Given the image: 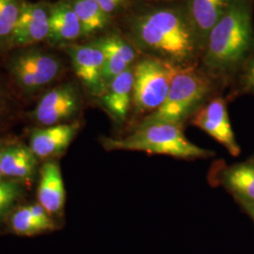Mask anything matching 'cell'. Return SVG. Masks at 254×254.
Instances as JSON below:
<instances>
[{
	"label": "cell",
	"mask_w": 254,
	"mask_h": 254,
	"mask_svg": "<svg viewBox=\"0 0 254 254\" xmlns=\"http://www.w3.org/2000/svg\"><path fill=\"white\" fill-rule=\"evenodd\" d=\"M38 187L39 203L50 215L60 214L65 202L64 179L59 165L48 161L43 165Z\"/></svg>",
	"instance_id": "cell-17"
},
{
	"label": "cell",
	"mask_w": 254,
	"mask_h": 254,
	"mask_svg": "<svg viewBox=\"0 0 254 254\" xmlns=\"http://www.w3.org/2000/svg\"><path fill=\"white\" fill-rule=\"evenodd\" d=\"M55 228L51 215L40 203L20 207L10 218V229L17 236H36Z\"/></svg>",
	"instance_id": "cell-18"
},
{
	"label": "cell",
	"mask_w": 254,
	"mask_h": 254,
	"mask_svg": "<svg viewBox=\"0 0 254 254\" xmlns=\"http://www.w3.org/2000/svg\"><path fill=\"white\" fill-rule=\"evenodd\" d=\"M242 209L244 210L246 214L251 218V219L254 222V205H248V206H243Z\"/></svg>",
	"instance_id": "cell-26"
},
{
	"label": "cell",
	"mask_w": 254,
	"mask_h": 254,
	"mask_svg": "<svg viewBox=\"0 0 254 254\" xmlns=\"http://www.w3.org/2000/svg\"><path fill=\"white\" fill-rule=\"evenodd\" d=\"M0 163L4 177L28 180L35 172L36 155L30 148L13 144L0 149Z\"/></svg>",
	"instance_id": "cell-19"
},
{
	"label": "cell",
	"mask_w": 254,
	"mask_h": 254,
	"mask_svg": "<svg viewBox=\"0 0 254 254\" xmlns=\"http://www.w3.org/2000/svg\"><path fill=\"white\" fill-rule=\"evenodd\" d=\"M51 4L25 1L11 40L10 51L47 41L50 31Z\"/></svg>",
	"instance_id": "cell-11"
},
{
	"label": "cell",
	"mask_w": 254,
	"mask_h": 254,
	"mask_svg": "<svg viewBox=\"0 0 254 254\" xmlns=\"http://www.w3.org/2000/svg\"><path fill=\"white\" fill-rule=\"evenodd\" d=\"M80 89L73 82H64L56 86L38 102L30 113L31 118L43 127L65 124L81 109Z\"/></svg>",
	"instance_id": "cell-7"
},
{
	"label": "cell",
	"mask_w": 254,
	"mask_h": 254,
	"mask_svg": "<svg viewBox=\"0 0 254 254\" xmlns=\"http://www.w3.org/2000/svg\"><path fill=\"white\" fill-rule=\"evenodd\" d=\"M184 2L204 51L211 31L227 10L232 0H184Z\"/></svg>",
	"instance_id": "cell-16"
},
{
	"label": "cell",
	"mask_w": 254,
	"mask_h": 254,
	"mask_svg": "<svg viewBox=\"0 0 254 254\" xmlns=\"http://www.w3.org/2000/svg\"><path fill=\"white\" fill-rule=\"evenodd\" d=\"M241 95H254V46L230 85L227 99Z\"/></svg>",
	"instance_id": "cell-22"
},
{
	"label": "cell",
	"mask_w": 254,
	"mask_h": 254,
	"mask_svg": "<svg viewBox=\"0 0 254 254\" xmlns=\"http://www.w3.org/2000/svg\"><path fill=\"white\" fill-rule=\"evenodd\" d=\"M1 179H4V175L2 173V170H1V163H0V180Z\"/></svg>",
	"instance_id": "cell-27"
},
{
	"label": "cell",
	"mask_w": 254,
	"mask_h": 254,
	"mask_svg": "<svg viewBox=\"0 0 254 254\" xmlns=\"http://www.w3.org/2000/svg\"><path fill=\"white\" fill-rule=\"evenodd\" d=\"M220 90H223L221 85L200 70L199 65L179 68L163 105L138 122H165L184 127Z\"/></svg>",
	"instance_id": "cell-4"
},
{
	"label": "cell",
	"mask_w": 254,
	"mask_h": 254,
	"mask_svg": "<svg viewBox=\"0 0 254 254\" xmlns=\"http://www.w3.org/2000/svg\"><path fill=\"white\" fill-rule=\"evenodd\" d=\"M78 129V123H65L35 129L30 136L29 148L40 158L59 155L71 144Z\"/></svg>",
	"instance_id": "cell-14"
},
{
	"label": "cell",
	"mask_w": 254,
	"mask_h": 254,
	"mask_svg": "<svg viewBox=\"0 0 254 254\" xmlns=\"http://www.w3.org/2000/svg\"><path fill=\"white\" fill-rule=\"evenodd\" d=\"M134 67L109 82L106 91L97 98L101 108L118 125L125 124L132 112Z\"/></svg>",
	"instance_id": "cell-13"
},
{
	"label": "cell",
	"mask_w": 254,
	"mask_h": 254,
	"mask_svg": "<svg viewBox=\"0 0 254 254\" xmlns=\"http://www.w3.org/2000/svg\"><path fill=\"white\" fill-rule=\"evenodd\" d=\"M254 46V0H232L209 35L199 67L225 89Z\"/></svg>",
	"instance_id": "cell-2"
},
{
	"label": "cell",
	"mask_w": 254,
	"mask_h": 254,
	"mask_svg": "<svg viewBox=\"0 0 254 254\" xmlns=\"http://www.w3.org/2000/svg\"><path fill=\"white\" fill-rule=\"evenodd\" d=\"M13 114V100L6 84L0 77V131L7 126Z\"/></svg>",
	"instance_id": "cell-24"
},
{
	"label": "cell",
	"mask_w": 254,
	"mask_h": 254,
	"mask_svg": "<svg viewBox=\"0 0 254 254\" xmlns=\"http://www.w3.org/2000/svg\"><path fill=\"white\" fill-rule=\"evenodd\" d=\"M227 98L216 95L190 118L191 125L199 127L223 146L233 156L241 154L228 112Z\"/></svg>",
	"instance_id": "cell-9"
},
{
	"label": "cell",
	"mask_w": 254,
	"mask_h": 254,
	"mask_svg": "<svg viewBox=\"0 0 254 254\" xmlns=\"http://www.w3.org/2000/svg\"><path fill=\"white\" fill-rule=\"evenodd\" d=\"M72 64L73 72L83 88L92 97L99 98L107 89L104 80L105 56L91 42L61 47Z\"/></svg>",
	"instance_id": "cell-8"
},
{
	"label": "cell",
	"mask_w": 254,
	"mask_h": 254,
	"mask_svg": "<svg viewBox=\"0 0 254 254\" xmlns=\"http://www.w3.org/2000/svg\"><path fill=\"white\" fill-rule=\"evenodd\" d=\"M213 177V181L221 185L241 207L254 205V155L238 163L219 164Z\"/></svg>",
	"instance_id": "cell-12"
},
{
	"label": "cell",
	"mask_w": 254,
	"mask_h": 254,
	"mask_svg": "<svg viewBox=\"0 0 254 254\" xmlns=\"http://www.w3.org/2000/svg\"><path fill=\"white\" fill-rule=\"evenodd\" d=\"M84 39L81 24L67 0L51 4L50 31L47 42L52 46H68Z\"/></svg>",
	"instance_id": "cell-15"
},
{
	"label": "cell",
	"mask_w": 254,
	"mask_h": 254,
	"mask_svg": "<svg viewBox=\"0 0 254 254\" xmlns=\"http://www.w3.org/2000/svg\"><path fill=\"white\" fill-rule=\"evenodd\" d=\"M90 42L98 46L105 56L104 80L107 86L119 74L135 66L142 56L116 26Z\"/></svg>",
	"instance_id": "cell-10"
},
{
	"label": "cell",
	"mask_w": 254,
	"mask_h": 254,
	"mask_svg": "<svg viewBox=\"0 0 254 254\" xmlns=\"http://www.w3.org/2000/svg\"><path fill=\"white\" fill-rule=\"evenodd\" d=\"M115 22L142 56L177 68L200 65L203 50L184 0H131Z\"/></svg>",
	"instance_id": "cell-1"
},
{
	"label": "cell",
	"mask_w": 254,
	"mask_h": 254,
	"mask_svg": "<svg viewBox=\"0 0 254 254\" xmlns=\"http://www.w3.org/2000/svg\"><path fill=\"white\" fill-rule=\"evenodd\" d=\"M81 24L84 39H94L113 27L114 19L109 16L95 0H67Z\"/></svg>",
	"instance_id": "cell-20"
},
{
	"label": "cell",
	"mask_w": 254,
	"mask_h": 254,
	"mask_svg": "<svg viewBox=\"0 0 254 254\" xmlns=\"http://www.w3.org/2000/svg\"><path fill=\"white\" fill-rule=\"evenodd\" d=\"M102 9L114 19V21L126 10L131 0H95Z\"/></svg>",
	"instance_id": "cell-25"
},
{
	"label": "cell",
	"mask_w": 254,
	"mask_h": 254,
	"mask_svg": "<svg viewBox=\"0 0 254 254\" xmlns=\"http://www.w3.org/2000/svg\"><path fill=\"white\" fill-rule=\"evenodd\" d=\"M101 144L107 151H136L186 160L206 159L215 154L191 142L183 126L165 122H138L127 136L103 137Z\"/></svg>",
	"instance_id": "cell-3"
},
{
	"label": "cell",
	"mask_w": 254,
	"mask_h": 254,
	"mask_svg": "<svg viewBox=\"0 0 254 254\" xmlns=\"http://www.w3.org/2000/svg\"><path fill=\"white\" fill-rule=\"evenodd\" d=\"M21 188L14 180H0V219L20 196Z\"/></svg>",
	"instance_id": "cell-23"
},
{
	"label": "cell",
	"mask_w": 254,
	"mask_h": 254,
	"mask_svg": "<svg viewBox=\"0 0 254 254\" xmlns=\"http://www.w3.org/2000/svg\"><path fill=\"white\" fill-rule=\"evenodd\" d=\"M25 0H0V54L10 51L11 40Z\"/></svg>",
	"instance_id": "cell-21"
},
{
	"label": "cell",
	"mask_w": 254,
	"mask_h": 254,
	"mask_svg": "<svg viewBox=\"0 0 254 254\" xmlns=\"http://www.w3.org/2000/svg\"><path fill=\"white\" fill-rule=\"evenodd\" d=\"M179 68L160 60L141 56L134 67V118H145L159 109L166 100Z\"/></svg>",
	"instance_id": "cell-6"
},
{
	"label": "cell",
	"mask_w": 254,
	"mask_h": 254,
	"mask_svg": "<svg viewBox=\"0 0 254 254\" xmlns=\"http://www.w3.org/2000/svg\"><path fill=\"white\" fill-rule=\"evenodd\" d=\"M11 51L7 62L8 73L19 90L27 95L42 91L64 72L61 58L42 48L32 46Z\"/></svg>",
	"instance_id": "cell-5"
}]
</instances>
